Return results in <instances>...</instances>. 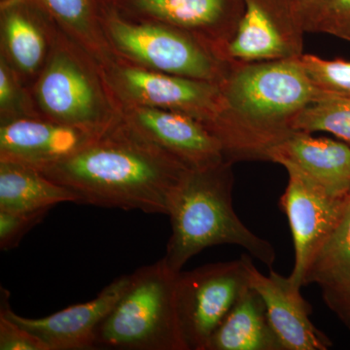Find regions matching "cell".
Masks as SVG:
<instances>
[{"mask_svg": "<svg viewBox=\"0 0 350 350\" xmlns=\"http://www.w3.org/2000/svg\"><path fill=\"white\" fill-rule=\"evenodd\" d=\"M50 211L42 209L31 213L0 211V250L9 251L17 247L27 232L42 222Z\"/></svg>", "mask_w": 350, "mask_h": 350, "instance_id": "25", "label": "cell"}, {"mask_svg": "<svg viewBox=\"0 0 350 350\" xmlns=\"http://www.w3.org/2000/svg\"><path fill=\"white\" fill-rule=\"evenodd\" d=\"M129 282L130 275L119 276L96 298L41 319H29L14 312L4 295L0 314L38 336L50 350L94 349L96 329L121 298Z\"/></svg>", "mask_w": 350, "mask_h": 350, "instance_id": "13", "label": "cell"}, {"mask_svg": "<svg viewBox=\"0 0 350 350\" xmlns=\"http://www.w3.org/2000/svg\"><path fill=\"white\" fill-rule=\"evenodd\" d=\"M295 131H325L350 145V98L323 94L296 117Z\"/></svg>", "mask_w": 350, "mask_h": 350, "instance_id": "22", "label": "cell"}, {"mask_svg": "<svg viewBox=\"0 0 350 350\" xmlns=\"http://www.w3.org/2000/svg\"><path fill=\"white\" fill-rule=\"evenodd\" d=\"M120 108L147 107L190 115L206 126L220 108V86L140 68L112 56L100 64Z\"/></svg>", "mask_w": 350, "mask_h": 350, "instance_id": "7", "label": "cell"}, {"mask_svg": "<svg viewBox=\"0 0 350 350\" xmlns=\"http://www.w3.org/2000/svg\"><path fill=\"white\" fill-rule=\"evenodd\" d=\"M100 23L112 54L140 68L221 84L236 62L190 32L126 17L111 0H103Z\"/></svg>", "mask_w": 350, "mask_h": 350, "instance_id": "5", "label": "cell"}, {"mask_svg": "<svg viewBox=\"0 0 350 350\" xmlns=\"http://www.w3.org/2000/svg\"><path fill=\"white\" fill-rule=\"evenodd\" d=\"M131 19L172 25L190 32L228 57L227 48L243 15V0H111Z\"/></svg>", "mask_w": 350, "mask_h": 350, "instance_id": "11", "label": "cell"}, {"mask_svg": "<svg viewBox=\"0 0 350 350\" xmlns=\"http://www.w3.org/2000/svg\"><path fill=\"white\" fill-rule=\"evenodd\" d=\"M319 287L325 305L350 331V278Z\"/></svg>", "mask_w": 350, "mask_h": 350, "instance_id": "28", "label": "cell"}, {"mask_svg": "<svg viewBox=\"0 0 350 350\" xmlns=\"http://www.w3.org/2000/svg\"><path fill=\"white\" fill-rule=\"evenodd\" d=\"M206 350H285L267 314L266 306L250 286L213 334Z\"/></svg>", "mask_w": 350, "mask_h": 350, "instance_id": "18", "label": "cell"}, {"mask_svg": "<svg viewBox=\"0 0 350 350\" xmlns=\"http://www.w3.org/2000/svg\"><path fill=\"white\" fill-rule=\"evenodd\" d=\"M267 161L297 172L334 197L350 196V145L294 131L275 145Z\"/></svg>", "mask_w": 350, "mask_h": 350, "instance_id": "17", "label": "cell"}, {"mask_svg": "<svg viewBox=\"0 0 350 350\" xmlns=\"http://www.w3.org/2000/svg\"><path fill=\"white\" fill-rule=\"evenodd\" d=\"M334 0H298L306 32L313 33L315 27Z\"/></svg>", "mask_w": 350, "mask_h": 350, "instance_id": "29", "label": "cell"}, {"mask_svg": "<svg viewBox=\"0 0 350 350\" xmlns=\"http://www.w3.org/2000/svg\"><path fill=\"white\" fill-rule=\"evenodd\" d=\"M313 33H326L350 42V0H334L320 18Z\"/></svg>", "mask_w": 350, "mask_h": 350, "instance_id": "27", "label": "cell"}, {"mask_svg": "<svg viewBox=\"0 0 350 350\" xmlns=\"http://www.w3.org/2000/svg\"><path fill=\"white\" fill-rule=\"evenodd\" d=\"M245 258L250 286L261 296L267 314L285 350H327L331 340L310 320L312 306L294 286L289 276L271 269L269 275L258 271L248 255Z\"/></svg>", "mask_w": 350, "mask_h": 350, "instance_id": "16", "label": "cell"}, {"mask_svg": "<svg viewBox=\"0 0 350 350\" xmlns=\"http://www.w3.org/2000/svg\"><path fill=\"white\" fill-rule=\"evenodd\" d=\"M232 163L191 170L175 195L169 213L172 234L163 259L180 273L195 255L211 246H241L266 266L275 261V248L241 222L232 206Z\"/></svg>", "mask_w": 350, "mask_h": 350, "instance_id": "3", "label": "cell"}, {"mask_svg": "<svg viewBox=\"0 0 350 350\" xmlns=\"http://www.w3.org/2000/svg\"><path fill=\"white\" fill-rule=\"evenodd\" d=\"M121 111L131 126L189 169H206L225 161L217 137L206 124L190 115L139 107L122 108Z\"/></svg>", "mask_w": 350, "mask_h": 350, "instance_id": "12", "label": "cell"}, {"mask_svg": "<svg viewBox=\"0 0 350 350\" xmlns=\"http://www.w3.org/2000/svg\"><path fill=\"white\" fill-rule=\"evenodd\" d=\"M250 287L244 255L213 262L177 276L176 305L187 350H206L213 334Z\"/></svg>", "mask_w": 350, "mask_h": 350, "instance_id": "8", "label": "cell"}, {"mask_svg": "<svg viewBox=\"0 0 350 350\" xmlns=\"http://www.w3.org/2000/svg\"><path fill=\"white\" fill-rule=\"evenodd\" d=\"M59 27L27 1L0 2V57L31 87L49 59Z\"/></svg>", "mask_w": 350, "mask_h": 350, "instance_id": "14", "label": "cell"}, {"mask_svg": "<svg viewBox=\"0 0 350 350\" xmlns=\"http://www.w3.org/2000/svg\"><path fill=\"white\" fill-rule=\"evenodd\" d=\"M350 278V197L340 222L312 258L304 286Z\"/></svg>", "mask_w": 350, "mask_h": 350, "instance_id": "21", "label": "cell"}, {"mask_svg": "<svg viewBox=\"0 0 350 350\" xmlns=\"http://www.w3.org/2000/svg\"><path fill=\"white\" fill-rule=\"evenodd\" d=\"M310 81L322 94L350 98V62L325 59L310 54L300 57Z\"/></svg>", "mask_w": 350, "mask_h": 350, "instance_id": "23", "label": "cell"}, {"mask_svg": "<svg viewBox=\"0 0 350 350\" xmlns=\"http://www.w3.org/2000/svg\"><path fill=\"white\" fill-rule=\"evenodd\" d=\"M220 108L207 128L217 137L225 161H267L269 151L294 133L299 113L321 94L300 57L234 62L219 84Z\"/></svg>", "mask_w": 350, "mask_h": 350, "instance_id": "2", "label": "cell"}, {"mask_svg": "<svg viewBox=\"0 0 350 350\" xmlns=\"http://www.w3.org/2000/svg\"><path fill=\"white\" fill-rule=\"evenodd\" d=\"M68 202H77L76 196L38 170L24 163L0 161V211L31 213Z\"/></svg>", "mask_w": 350, "mask_h": 350, "instance_id": "19", "label": "cell"}, {"mask_svg": "<svg viewBox=\"0 0 350 350\" xmlns=\"http://www.w3.org/2000/svg\"><path fill=\"white\" fill-rule=\"evenodd\" d=\"M36 116L31 90L0 57V122Z\"/></svg>", "mask_w": 350, "mask_h": 350, "instance_id": "24", "label": "cell"}, {"mask_svg": "<svg viewBox=\"0 0 350 350\" xmlns=\"http://www.w3.org/2000/svg\"><path fill=\"white\" fill-rule=\"evenodd\" d=\"M287 172L289 180L280 204L294 243L295 262L289 278L301 290L312 258L337 227L350 196L334 197L301 174Z\"/></svg>", "mask_w": 350, "mask_h": 350, "instance_id": "10", "label": "cell"}, {"mask_svg": "<svg viewBox=\"0 0 350 350\" xmlns=\"http://www.w3.org/2000/svg\"><path fill=\"white\" fill-rule=\"evenodd\" d=\"M6 1H27L38 7L98 64L112 56L101 27L103 0H0Z\"/></svg>", "mask_w": 350, "mask_h": 350, "instance_id": "20", "label": "cell"}, {"mask_svg": "<svg viewBox=\"0 0 350 350\" xmlns=\"http://www.w3.org/2000/svg\"><path fill=\"white\" fill-rule=\"evenodd\" d=\"M38 170L77 204L169 216L191 169L122 116L75 155Z\"/></svg>", "mask_w": 350, "mask_h": 350, "instance_id": "1", "label": "cell"}, {"mask_svg": "<svg viewBox=\"0 0 350 350\" xmlns=\"http://www.w3.org/2000/svg\"><path fill=\"white\" fill-rule=\"evenodd\" d=\"M31 93L39 117L64 125L100 133L122 118L100 64L61 29Z\"/></svg>", "mask_w": 350, "mask_h": 350, "instance_id": "4", "label": "cell"}, {"mask_svg": "<svg viewBox=\"0 0 350 350\" xmlns=\"http://www.w3.org/2000/svg\"><path fill=\"white\" fill-rule=\"evenodd\" d=\"M178 273L163 258L131 273L125 292L96 329L94 349L187 350L177 315Z\"/></svg>", "mask_w": 350, "mask_h": 350, "instance_id": "6", "label": "cell"}, {"mask_svg": "<svg viewBox=\"0 0 350 350\" xmlns=\"http://www.w3.org/2000/svg\"><path fill=\"white\" fill-rule=\"evenodd\" d=\"M0 350H50L48 345L24 327L0 314Z\"/></svg>", "mask_w": 350, "mask_h": 350, "instance_id": "26", "label": "cell"}, {"mask_svg": "<svg viewBox=\"0 0 350 350\" xmlns=\"http://www.w3.org/2000/svg\"><path fill=\"white\" fill-rule=\"evenodd\" d=\"M100 133L39 116L0 122V161L42 170L75 155Z\"/></svg>", "mask_w": 350, "mask_h": 350, "instance_id": "15", "label": "cell"}, {"mask_svg": "<svg viewBox=\"0 0 350 350\" xmlns=\"http://www.w3.org/2000/svg\"><path fill=\"white\" fill-rule=\"evenodd\" d=\"M243 1V17L227 48L230 59L254 63L303 55L306 31L298 0Z\"/></svg>", "mask_w": 350, "mask_h": 350, "instance_id": "9", "label": "cell"}]
</instances>
